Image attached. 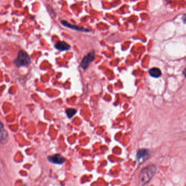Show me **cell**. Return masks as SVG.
<instances>
[{
    "instance_id": "52a82bcc",
    "label": "cell",
    "mask_w": 186,
    "mask_h": 186,
    "mask_svg": "<svg viewBox=\"0 0 186 186\" xmlns=\"http://www.w3.org/2000/svg\"><path fill=\"white\" fill-rule=\"evenodd\" d=\"M55 47L56 49H57L61 52L68 50L71 48V46L69 45L68 44H67L65 42H63V41H60L58 42L56 44Z\"/></svg>"
},
{
    "instance_id": "7a4b0ae2",
    "label": "cell",
    "mask_w": 186,
    "mask_h": 186,
    "mask_svg": "<svg viewBox=\"0 0 186 186\" xmlns=\"http://www.w3.org/2000/svg\"><path fill=\"white\" fill-rule=\"evenodd\" d=\"M14 63L17 67L28 66L31 63V58L26 52L20 50L18 53L17 58L14 60Z\"/></svg>"
},
{
    "instance_id": "30bf717a",
    "label": "cell",
    "mask_w": 186,
    "mask_h": 186,
    "mask_svg": "<svg viewBox=\"0 0 186 186\" xmlns=\"http://www.w3.org/2000/svg\"><path fill=\"white\" fill-rule=\"evenodd\" d=\"M66 113L67 115L68 116V118H71L73 117V116L77 113V111L76 109H73V108H69V109H67L66 110Z\"/></svg>"
},
{
    "instance_id": "6da1fadb",
    "label": "cell",
    "mask_w": 186,
    "mask_h": 186,
    "mask_svg": "<svg viewBox=\"0 0 186 186\" xmlns=\"http://www.w3.org/2000/svg\"><path fill=\"white\" fill-rule=\"evenodd\" d=\"M156 171V168L153 165L145 167L141 170L139 176V182L140 185H145L149 182L154 176Z\"/></svg>"
},
{
    "instance_id": "9c48e42d",
    "label": "cell",
    "mask_w": 186,
    "mask_h": 186,
    "mask_svg": "<svg viewBox=\"0 0 186 186\" xmlns=\"http://www.w3.org/2000/svg\"><path fill=\"white\" fill-rule=\"evenodd\" d=\"M61 23H62L63 25L66 26L67 28H70L73 29V30H78V31H85V32H89V30H86V29H85V28H80V27H78V26L72 25L68 24L67 22H65V21H62V22H61Z\"/></svg>"
},
{
    "instance_id": "3957f363",
    "label": "cell",
    "mask_w": 186,
    "mask_h": 186,
    "mask_svg": "<svg viewBox=\"0 0 186 186\" xmlns=\"http://www.w3.org/2000/svg\"><path fill=\"white\" fill-rule=\"evenodd\" d=\"M150 151L147 148H141L138 150L137 160L139 165L143 163L150 156Z\"/></svg>"
},
{
    "instance_id": "ba28073f",
    "label": "cell",
    "mask_w": 186,
    "mask_h": 186,
    "mask_svg": "<svg viewBox=\"0 0 186 186\" xmlns=\"http://www.w3.org/2000/svg\"><path fill=\"white\" fill-rule=\"evenodd\" d=\"M150 75L153 78H158L162 75V72L158 68H152L149 71Z\"/></svg>"
},
{
    "instance_id": "277c9868",
    "label": "cell",
    "mask_w": 186,
    "mask_h": 186,
    "mask_svg": "<svg viewBox=\"0 0 186 186\" xmlns=\"http://www.w3.org/2000/svg\"><path fill=\"white\" fill-rule=\"evenodd\" d=\"M94 52L92 51V52H90V53H88L87 55H86L83 58V59L81 61V67L83 69H86L90 66V63L94 60Z\"/></svg>"
},
{
    "instance_id": "8992f818",
    "label": "cell",
    "mask_w": 186,
    "mask_h": 186,
    "mask_svg": "<svg viewBox=\"0 0 186 186\" xmlns=\"http://www.w3.org/2000/svg\"><path fill=\"white\" fill-rule=\"evenodd\" d=\"M8 139V135L4 129L3 125L0 121V142L5 143Z\"/></svg>"
},
{
    "instance_id": "5b68a950",
    "label": "cell",
    "mask_w": 186,
    "mask_h": 186,
    "mask_svg": "<svg viewBox=\"0 0 186 186\" xmlns=\"http://www.w3.org/2000/svg\"><path fill=\"white\" fill-rule=\"evenodd\" d=\"M48 160L54 164H62L65 162V158L60 154H54L52 156L48 157Z\"/></svg>"
}]
</instances>
